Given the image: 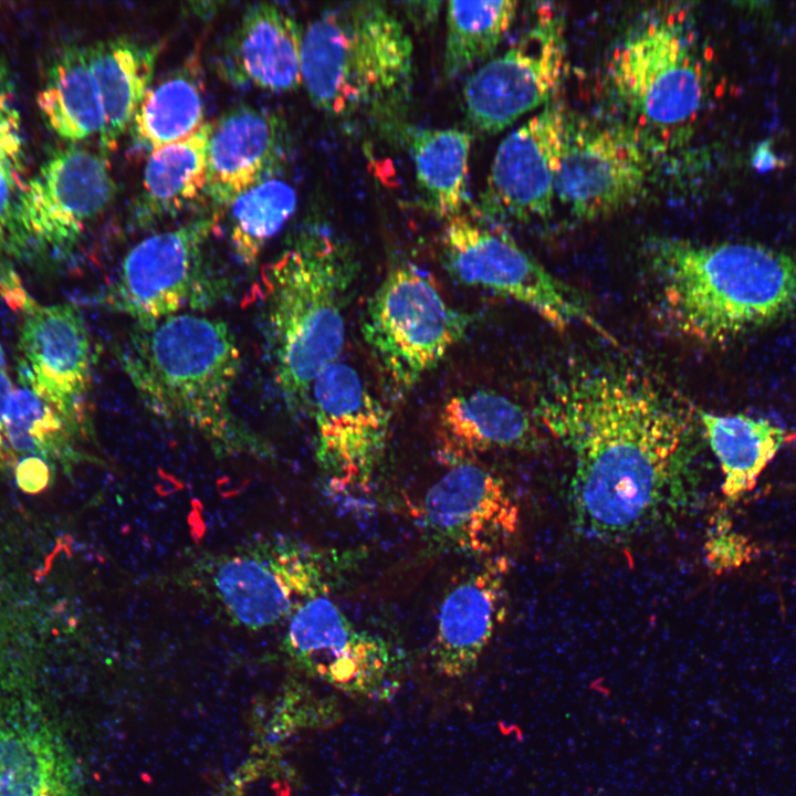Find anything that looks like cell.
Instances as JSON below:
<instances>
[{"label": "cell", "mask_w": 796, "mask_h": 796, "mask_svg": "<svg viewBox=\"0 0 796 796\" xmlns=\"http://www.w3.org/2000/svg\"><path fill=\"white\" fill-rule=\"evenodd\" d=\"M0 294L11 310L20 313L34 301L23 287L10 260L6 259H0Z\"/></svg>", "instance_id": "e575fe53"}, {"label": "cell", "mask_w": 796, "mask_h": 796, "mask_svg": "<svg viewBox=\"0 0 796 796\" xmlns=\"http://www.w3.org/2000/svg\"><path fill=\"white\" fill-rule=\"evenodd\" d=\"M530 413L509 397L491 390L451 396L436 425L437 455L452 467L484 452L525 449L537 438Z\"/></svg>", "instance_id": "603a6c76"}, {"label": "cell", "mask_w": 796, "mask_h": 796, "mask_svg": "<svg viewBox=\"0 0 796 796\" xmlns=\"http://www.w3.org/2000/svg\"><path fill=\"white\" fill-rule=\"evenodd\" d=\"M283 645L300 669L348 694L384 699L397 688V650L356 627L327 595L292 614Z\"/></svg>", "instance_id": "7c38bea8"}, {"label": "cell", "mask_w": 796, "mask_h": 796, "mask_svg": "<svg viewBox=\"0 0 796 796\" xmlns=\"http://www.w3.org/2000/svg\"><path fill=\"white\" fill-rule=\"evenodd\" d=\"M71 432L62 417L31 389H13L4 415V438L12 454L59 457L66 451Z\"/></svg>", "instance_id": "d6a6232c"}, {"label": "cell", "mask_w": 796, "mask_h": 796, "mask_svg": "<svg viewBox=\"0 0 796 796\" xmlns=\"http://www.w3.org/2000/svg\"><path fill=\"white\" fill-rule=\"evenodd\" d=\"M283 156V124L271 112L238 106L212 123L206 192L219 207L264 180Z\"/></svg>", "instance_id": "44dd1931"}, {"label": "cell", "mask_w": 796, "mask_h": 796, "mask_svg": "<svg viewBox=\"0 0 796 796\" xmlns=\"http://www.w3.org/2000/svg\"><path fill=\"white\" fill-rule=\"evenodd\" d=\"M570 124L546 106L499 145L478 211L488 219L527 221L551 214Z\"/></svg>", "instance_id": "ac0fdd59"}, {"label": "cell", "mask_w": 796, "mask_h": 796, "mask_svg": "<svg viewBox=\"0 0 796 796\" xmlns=\"http://www.w3.org/2000/svg\"><path fill=\"white\" fill-rule=\"evenodd\" d=\"M0 370H6V355L4 350L0 344Z\"/></svg>", "instance_id": "60d3db41"}, {"label": "cell", "mask_w": 796, "mask_h": 796, "mask_svg": "<svg viewBox=\"0 0 796 796\" xmlns=\"http://www.w3.org/2000/svg\"><path fill=\"white\" fill-rule=\"evenodd\" d=\"M14 386L6 370H0V433L4 437V415ZM6 439V438H4Z\"/></svg>", "instance_id": "f35d334b"}, {"label": "cell", "mask_w": 796, "mask_h": 796, "mask_svg": "<svg viewBox=\"0 0 796 796\" xmlns=\"http://www.w3.org/2000/svg\"><path fill=\"white\" fill-rule=\"evenodd\" d=\"M542 423L574 457L570 503L587 537L619 541L663 511L690 459L691 415L630 369L579 368L538 400Z\"/></svg>", "instance_id": "6da1fadb"}, {"label": "cell", "mask_w": 796, "mask_h": 796, "mask_svg": "<svg viewBox=\"0 0 796 796\" xmlns=\"http://www.w3.org/2000/svg\"><path fill=\"white\" fill-rule=\"evenodd\" d=\"M218 221L207 214L139 241L102 292L103 306L144 324L213 305L226 283L206 265L203 249Z\"/></svg>", "instance_id": "9c48e42d"}, {"label": "cell", "mask_w": 796, "mask_h": 796, "mask_svg": "<svg viewBox=\"0 0 796 796\" xmlns=\"http://www.w3.org/2000/svg\"><path fill=\"white\" fill-rule=\"evenodd\" d=\"M412 52L410 36L384 3H341L303 30L302 84L327 115L394 119L409 100Z\"/></svg>", "instance_id": "5b68a950"}, {"label": "cell", "mask_w": 796, "mask_h": 796, "mask_svg": "<svg viewBox=\"0 0 796 796\" xmlns=\"http://www.w3.org/2000/svg\"><path fill=\"white\" fill-rule=\"evenodd\" d=\"M470 321L429 273L405 262L388 271L369 298L362 333L388 391L398 398L465 336Z\"/></svg>", "instance_id": "8992f818"}, {"label": "cell", "mask_w": 796, "mask_h": 796, "mask_svg": "<svg viewBox=\"0 0 796 796\" xmlns=\"http://www.w3.org/2000/svg\"><path fill=\"white\" fill-rule=\"evenodd\" d=\"M197 56L150 85L134 116L136 143L150 153L182 140L203 124V83Z\"/></svg>", "instance_id": "83f0119b"}, {"label": "cell", "mask_w": 796, "mask_h": 796, "mask_svg": "<svg viewBox=\"0 0 796 796\" xmlns=\"http://www.w3.org/2000/svg\"><path fill=\"white\" fill-rule=\"evenodd\" d=\"M211 128L212 123H205L189 137L150 153L134 210L136 223L149 226L176 214L206 192Z\"/></svg>", "instance_id": "d4e9b609"}, {"label": "cell", "mask_w": 796, "mask_h": 796, "mask_svg": "<svg viewBox=\"0 0 796 796\" xmlns=\"http://www.w3.org/2000/svg\"><path fill=\"white\" fill-rule=\"evenodd\" d=\"M115 195L106 159L86 148L52 153L30 176L15 209V228L25 258L62 253L82 237Z\"/></svg>", "instance_id": "30bf717a"}, {"label": "cell", "mask_w": 796, "mask_h": 796, "mask_svg": "<svg viewBox=\"0 0 796 796\" xmlns=\"http://www.w3.org/2000/svg\"><path fill=\"white\" fill-rule=\"evenodd\" d=\"M21 314V386L51 406L71 431H77L87 417L92 381V345L84 317L73 304L35 301Z\"/></svg>", "instance_id": "9a60e30c"}, {"label": "cell", "mask_w": 796, "mask_h": 796, "mask_svg": "<svg viewBox=\"0 0 796 796\" xmlns=\"http://www.w3.org/2000/svg\"><path fill=\"white\" fill-rule=\"evenodd\" d=\"M515 1H450L443 74L453 78L489 57L513 23Z\"/></svg>", "instance_id": "f546056e"}, {"label": "cell", "mask_w": 796, "mask_h": 796, "mask_svg": "<svg viewBox=\"0 0 796 796\" xmlns=\"http://www.w3.org/2000/svg\"><path fill=\"white\" fill-rule=\"evenodd\" d=\"M352 249L324 227L303 230L261 271L263 337L276 389L287 411H310L318 374L338 360L345 306L356 276Z\"/></svg>", "instance_id": "277c9868"}, {"label": "cell", "mask_w": 796, "mask_h": 796, "mask_svg": "<svg viewBox=\"0 0 796 796\" xmlns=\"http://www.w3.org/2000/svg\"><path fill=\"white\" fill-rule=\"evenodd\" d=\"M13 459V454L9 449L4 437L0 433V468L8 464Z\"/></svg>", "instance_id": "ab89813d"}, {"label": "cell", "mask_w": 796, "mask_h": 796, "mask_svg": "<svg viewBox=\"0 0 796 796\" xmlns=\"http://www.w3.org/2000/svg\"><path fill=\"white\" fill-rule=\"evenodd\" d=\"M350 562L345 552L269 540L218 558L209 585L232 621L260 629L290 618L312 598L328 596Z\"/></svg>", "instance_id": "52a82bcc"}, {"label": "cell", "mask_w": 796, "mask_h": 796, "mask_svg": "<svg viewBox=\"0 0 796 796\" xmlns=\"http://www.w3.org/2000/svg\"><path fill=\"white\" fill-rule=\"evenodd\" d=\"M779 160L771 148V142H761L753 151L752 166L760 172L778 167Z\"/></svg>", "instance_id": "74e56055"}, {"label": "cell", "mask_w": 796, "mask_h": 796, "mask_svg": "<svg viewBox=\"0 0 796 796\" xmlns=\"http://www.w3.org/2000/svg\"><path fill=\"white\" fill-rule=\"evenodd\" d=\"M440 241L447 271L462 284L511 297L558 329L586 325L616 343L574 289L479 211L447 219Z\"/></svg>", "instance_id": "ba28073f"}, {"label": "cell", "mask_w": 796, "mask_h": 796, "mask_svg": "<svg viewBox=\"0 0 796 796\" xmlns=\"http://www.w3.org/2000/svg\"><path fill=\"white\" fill-rule=\"evenodd\" d=\"M566 59L556 17L541 15L523 39L472 73L463 86L470 127L496 134L545 104L561 82Z\"/></svg>", "instance_id": "5bb4252c"}, {"label": "cell", "mask_w": 796, "mask_h": 796, "mask_svg": "<svg viewBox=\"0 0 796 796\" xmlns=\"http://www.w3.org/2000/svg\"><path fill=\"white\" fill-rule=\"evenodd\" d=\"M650 163L637 133L618 126H570L556 199L578 219L621 211L646 189Z\"/></svg>", "instance_id": "e0dca14e"}, {"label": "cell", "mask_w": 796, "mask_h": 796, "mask_svg": "<svg viewBox=\"0 0 796 796\" xmlns=\"http://www.w3.org/2000/svg\"><path fill=\"white\" fill-rule=\"evenodd\" d=\"M36 102L46 125L62 139L76 143L101 137L105 116L85 46H72L48 69Z\"/></svg>", "instance_id": "484cf974"}, {"label": "cell", "mask_w": 796, "mask_h": 796, "mask_svg": "<svg viewBox=\"0 0 796 796\" xmlns=\"http://www.w3.org/2000/svg\"><path fill=\"white\" fill-rule=\"evenodd\" d=\"M115 356L154 416L193 430L220 452L264 451L231 406L241 353L223 321L181 313L133 323Z\"/></svg>", "instance_id": "3957f363"}, {"label": "cell", "mask_w": 796, "mask_h": 796, "mask_svg": "<svg viewBox=\"0 0 796 796\" xmlns=\"http://www.w3.org/2000/svg\"><path fill=\"white\" fill-rule=\"evenodd\" d=\"M316 460L336 491H365L387 443L390 415L358 371L334 362L311 389Z\"/></svg>", "instance_id": "8fae6325"}, {"label": "cell", "mask_w": 796, "mask_h": 796, "mask_svg": "<svg viewBox=\"0 0 796 796\" xmlns=\"http://www.w3.org/2000/svg\"><path fill=\"white\" fill-rule=\"evenodd\" d=\"M296 195L285 181L266 178L231 203L230 241L240 263L255 265L266 242L295 210Z\"/></svg>", "instance_id": "4dcf8cb0"}, {"label": "cell", "mask_w": 796, "mask_h": 796, "mask_svg": "<svg viewBox=\"0 0 796 796\" xmlns=\"http://www.w3.org/2000/svg\"><path fill=\"white\" fill-rule=\"evenodd\" d=\"M660 317L677 335L724 345L796 314V255L760 243L648 247Z\"/></svg>", "instance_id": "7a4b0ae2"}, {"label": "cell", "mask_w": 796, "mask_h": 796, "mask_svg": "<svg viewBox=\"0 0 796 796\" xmlns=\"http://www.w3.org/2000/svg\"><path fill=\"white\" fill-rule=\"evenodd\" d=\"M441 4V2L437 1H416L404 3L406 7L405 10L410 20L420 28L432 23L437 19Z\"/></svg>", "instance_id": "8d00e7d4"}, {"label": "cell", "mask_w": 796, "mask_h": 796, "mask_svg": "<svg viewBox=\"0 0 796 796\" xmlns=\"http://www.w3.org/2000/svg\"><path fill=\"white\" fill-rule=\"evenodd\" d=\"M427 205L442 218L463 209L472 136L457 128L401 129Z\"/></svg>", "instance_id": "f1b7e54d"}, {"label": "cell", "mask_w": 796, "mask_h": 796, "mask_svg": "<svg viewBox=\"0 0 796 796\" xmlns=\"http://www.w3.org/2000/svg\"><path fill=\"white\" fill-rule=\"evenodd\" d=\"M418 515L436 547L486 558L520 526V507L504 481L475 461L449 467L426 492Z\"/></svg>", "instance_id": "2e32d148"}, {"label": "cell", "mask_w": 796, "mask_h": 796, "mask_svg": "<svg viewBox=\"0 0 796 796\" xmlns=\"http://www.w3.org/2000/svg\"><path fill=\"white\" fill-rule=\"evenodd\" d=\"M303 29L274 3H258L242 15L224 44L220 70L237 85L287 92L302 84Z\"/></svg>", "instance_id": "7402d4cb"}, {"label": "cell", "mask_w": 796, "mask_h": 796, "mask_svg": "<svg viewBox=\"0 0 796 796\" xmlns=\"http://www.w3.org/2000/svg\"><path fill=\"white\" fill-rule=\"evenodd\" d=\"M85 52L105 116L98 139L104 149L114 150L150 86L158 46L115 38L85 46Z\"/></svg>", "instance_id": "cb8c5ba5"}, {"label": "cell", "mask_w": 796, "mask_h": 796, "mask_svg": "<svg viewBox=\"0 0 796 796\" xmlns=\"http://www.w3.org/2000/svg\"><path fill=\"white\" fill-rule=\"evenodd\" d=\"M753 551L748 540L724 527H718L705 543L708 565L718 574L750 562Z\"/></svg>", "instance_id": "836d02e7"}, {"label": "cell", "mask_w": 796, "mask_h": 796, "mask_svg": "<svg viewBox=\"0 0 796 796\" xmlns=\"http://www.w3.org/2000/svg\"><path fill=\"white\" fill-rule=\"evenodd\" d=\"M29 177L13 84L0 66V259L25 258L15 228V209Z\"/></svg>", "instance_id": "1f68e13d"}, {"label": "cell", "mask_w": 796, "mask_h": 796, "mask_svg": "<svg viewBox=\"0 0 796 796\" xmlns=\"http://www.w3.org/2000/svg\"><path fill=\"white\" fill-rule=\"evenodd\" d=\"M611 78L638 119L662 134L692 123L702 104L701 66L681 33L663 23L649 25L617 50Z\"/></svg>", "instance_id": "4fadbf2b"}, {"label": "cell", "mask_w": 796, "mask_h": 796, "mask_svg": "<svg viewBox=\"0 0 796 796\" xmlns=\"http://www.w3.org/2000/svg\"><path fill=\"white\" fill-rule=\"evenodd\" d=\"M709 444L723 473L722 491L736 500L751 491L790 433L765 419L743 413L716 415L696 410Z\"/></svg>", "instance_id": "4316f807"}, {"label": "cell", "mask_w": 796, "mask_h": 796, "mask_svg": "<svg viewBox=\"0 0 796 796\" xmlns=\"http://www.w3.org/2000/svg\"><path fill=\"white\" fill-rule=\"evenodd\" d=\"M19 486L28 493H38L49 481V469L43 459L29 455L18 463L15 470Z\"/></svg>", "instance_id": "d590c367"}, {"label": "cell", "mask_w": 796, "mask_h": 796, "mask_svg": "<svg viewBox=\"0 0 796 796\" xmlns=\"http://www.w3.org/2000/svg\"><path fill=\"white\" fill-rule=\"evenodd\" d=\"M509 562L488 557L444 596L439 609L430 659L443 677L472 672L506 611Z\"/></svg>", "instance_id": "ffe728a7"}, {"label": "cell", "mask_w": 796, "mask_h": 796, "mask_svg": "<svg viewBox=\"0 0 796 796\" xmlns=\"http://www.w3.org/2000/svg\"><path fill=\"white\" fill-rule=\"evenodd\" d=\"M0 796H80V771L45 699L0 689Z\"/></svg>", "instance_id": "d6986e66"}]
</instances>
